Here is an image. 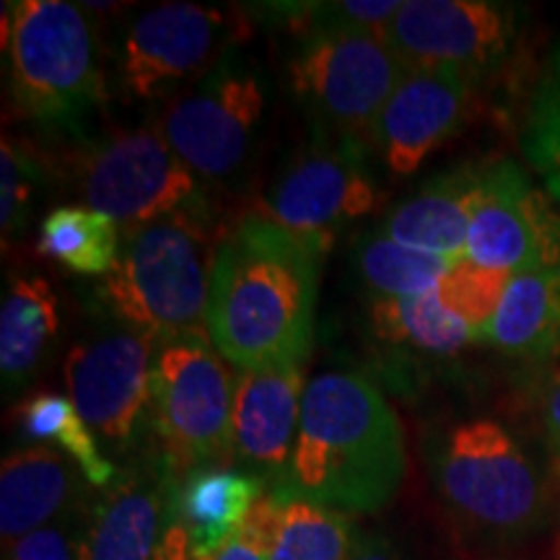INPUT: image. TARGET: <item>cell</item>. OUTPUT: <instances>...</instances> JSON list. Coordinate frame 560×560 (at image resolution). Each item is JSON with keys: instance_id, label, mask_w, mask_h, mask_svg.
Here are the masks:
<instances>
[{"instance_id": "obj_25", "label": "cell", "mask_w": 560, "mask_h": 560, "mask_svg": "<svg viewBox=\"0 0 560 560\" xmlns=\"http://www.w3.org/2000/svg\"><path fill=\"white\" fill-rule=\"evenodd\" d=\"M371 327L384 342L433 355H452L467 342L478 340L465 322L444 310L436 291L420 296L374 299Z\"/></svg>"}, {"instance_id": "obj_30", "label": "cell", "mask_w": 560, "mask_h": 560, "mask_svg": "<svg viewBox=\"0 0 560 560\" xmlns=\"http://www.w3.org/2000/svg\"><path fill=\"white\" fill-rule=\"evenodd\" d=\"M39 187L42 170L34 153L16 140L3 138L0 143V229H3V240L26 226Z\"/></svg>"}, {"instance_id": "obj_24", "label": "cell", "mask_w": 560, "mask_h": 560, "mask_svg": "<svg viewBox=\"0 0 560 560\" xmlns=\"http://www.w3.org/2000/svg\"><path fill=\"white\" fill-rule=\"evenodd\" d=\"M37 247L70 272L107 278L120 260L122 229L100 210L62 206L45 215Z\"/></svg>"}, {"instance_id": "obj_16", "label": "cell", "mask_w": 560, "mask_h": 560, "mask_svg": "<svg viewBox=\"0 0 560 560\" xmlns=\"http://www.w3.org/2000/svg\"><path fill=\"white\" fill-rule=\"evenodd\" d=\"M304 392V363L236 369L231 457L244 462L257 478L272 480V486L291 465Z\"/></svg>"}, {"instance_id": "obj_26", "label": "cell", "mask_w": 560, "mask_h": 560, "mask_svg": "<svg viewBox=\"0 0 560 560\" xmlns=\"http://www.w3.org/2000/svg\"><path fill=\"white\" fill-rule=\"evenodd\" d=\"M16 420L30 439L58 444V452L79 467V472L91 486L107 490L120 478L117 467L104 457L94 431L89 429L70 397L55 395V392L34 395L19 405Z\"/></svg>"}, {"instance_id": "obj_17", "label": "cell", "mask_w": 560, "mask_h": 560, "mask_svg": "<svg viewBox=\"0 0 560 560\" xmlns=\"http://www.w3.org/2000/svg\"><path fill=\"white\" fill-rule=\"evenodd\" d=\"M177 486L164 465L117 478L91 511L79 560H153L174 516Z\"/></svg>"}, {"instance_id": "obj_14", "label": "cell", "mask_w": 560, "mask_h": 560, "mask_svg": "<svg viewBox=\"0 0 560 560\" xmlns=\"http://www.w3.org/2000/svg\"><path fill=\"white\" fill-rule=\"evenodd\" d=\"M514 161L486 170V185L467 234V260L520 276L560 268V210Z\"/></svg>"}, {"instance_id": "obj_3", "label": "cell", "mask_w": 560, "mask_h": 560, "mask_svg": "<svg viewBox=\"0 0 560 560\" xmlns=\"http://www.w3.org/2000/svg\"><path fill=\"white\" fill-rule=\"evenodd\" d=\"M221 240L200 200L128 231L120 260L102 280V301L122 327L153 340L206 330Z\"/></svg>"}, {"instance_id": "obj_34", "label": "cell", "mask_w": 560, "mask_h": 560, "mask_svg": "<svg viewBox=\"0 0 560 560\" xmlns=\"http://www.w3.org/2000/svg\"><path fill=\"white\" fill-rule=\"evenodd\" d=\"M153 560H195L190 550V537H187L185 524H182L177 516H172L170 527H166L164 537H161Z\"/></svg>"}, {"instance_id": "obj_9", "label": "cell", "mask_w": 560, "mask_h": 560, "mask_svg": "<svg viewBox=\"0 0 560 560\" xmlns=\"http://www.w3.org/2000/svg\"><path fill=\"white\" fill-rule=\"evenodd\" d=\"M75 177L83 206L109 215L122 234L198 200V179L156 125L96 140L81 153Z\"/></svg>"}, {"instance_id": "obj_36", "label": "cell", "mask_w": 560, "mask_h": 560, "mask_svg": "<svg viewBox=\"0 0 560 560\" xmlns=\"http://www.w3.org/2000/svg\"><path fill=\"white\" fill-rule=\"evenodd\" d=\"M552 60H558V62H560V50H558L556 55H552Z\"/></svg>"}, {"instance_id": "obj_28", "label": "cell", "mask_w": 560, "mask_h": 560, "mask_svg": "<svg viewBox=\"0 0 560 560\" xmlns=\"http://www.w3.org/2000/svg\"><path fill=\"white\" fill-rule=\"evenodd\" d=\"M511 272L482 268V265L467 260H454L446 276L439 280L436 296L446 312L465 322L482 342L488 325L499 312L503 293L509 289Z\"/></svg>"}, {"instance_id": "obj_7", "label": "cell", "mask_w": 560, "mask_h": 560, "mask_svg": "<svg viewBox=\"0 0 560 560\" xmlns=\"http://www.w3.org/2000/svg\"><path fill=\"white\" fill-rule=\"evenodd\" d=\"M405 70L382 34L327 26L304 32L289 62V81L322 128L363 145L374 143L376 120Z\"/></svg>"}, {"instance_id": "obj_32", "label": "cell", "mask_w": 560, "mask_h": 560, "mask_svg": "<svg viewBox=\"0 0 560 560\" xmlns=\"http://www.w3.org/2000/svg\"><path fill=\"white\" fill-rule=\"evenodd\" d=\"M202 560H268V509L257 503L244 527L219 552Z\"/></svg>"}, {"instance_id": "obj_8", "label": "cell", "mask_w": 560, "mask_h": 560, "mask_svg": "<svg viewBox=\"0 0 560 560\" xmlns=\"http://www.w3.org/2000/svg\"><path fill=\"white\" fill-rule=\"evenodd\" d=\"M262 112L265 89L257 70L226 55L164 104L156 128L195 177L215 182L244 164Z\"/></svg>"}, {"instance_id": "obj_13", "label": "cell", "mask_w": 560, "mask_h": 560, "mask_svg": "<svg viewBox=\"0 0 560 560\" xmlns=\"http://www.w3.org/2000/svg\"><path fill=\"white\" fill-rule=\"evenodd\" d=\"M156 340L130 327L89 335L68 350L62 376L89 429L125 446L151 416V366Z\"/></svg>"}, {"instance_id": "obj_31", "label": "cell", "mask_w": 560, "mask_h": 560, "mask_svg": "<svg viewBox=\"0 0 560 560\" xmlns=\"http://www.w3.org/2000/svg\"><path fill=\"white\" fill-rule=\"evenodd\" d=\"M5 550H9L11 560H79V545L70 540L68 520L32 532Z\"/></svg>"}, {"instance_id": "obj_23", "label": "cell", "mask_w": 560, "mask_h": 560, "mask_svg": "<svg viewBox=\"0 0 560 560\" xmlns=\"http://www.w3.org/2000/svg\"><path fill=\"white\" fill-rule=\"evenodd\" d=\"M268 560H350L355 550L353 522L342 511L306 499L265 495Z\"/></svg>"}, {"instance_id": "obj_21", "label": "cell", "mask_w": 560, "mask_h": 560, "mask_svg": "<svg viewBox=\"0 0 560 560\" xmlns=\"http://www.w3.org/2000/svg\"><path fill=\"white\" fill-rule=\"evenodd\" d=\"M482 342L522 359H560V268L511 276Z\"/></svg>"}, {"instance_id": "obj_12", "label": "cell", "mask_w": 560, "mask_h": 560, "mask_svg": "<svg viewBox=\"0 0 560 560\" xmlns=\"http://www.w3.org/2000/svg\"><path fill=\"white\" fill-rule=\"evenodd\" d=\"M520 11L493 0H405L384 39L405 68H450L478 81L509 58Z\"/></svg>"}, {"instance_id": "obj_18", "label": "cell", "mask_w": 560, "mask_h": 560, "mask_svg": "<svg viewBox=\"0 0 560 560\" xmlns=\"http://www.w3.org/2000/svg\"><path fill=\"white\" fill-rule=\"evenodd\" d=\"M488 166H457L425 182L384 221L382 234L405 247L462 260L472 213L478 208Z\"/></svg>"}, {"instance_id": "obj_19", "label": "cell", "mask_w": 560, "mask_h": 560, "mask_svg": "<svg viewBox=\"0 0 560 560\" xmlns=\"http://www.w3.org/2000/svg\"><path fill=\"white\" fill-rule=\"evenodd\" d=\"M79 467L45 444L21 446L0 465V535L9 548L21 537L68 520L81 493Z\"/></svg>"}, {"instance_id": "obj_6", "label": "cell", "mask_w": 560, "mask_h": 560, "mask_svg": "<svg viewBox=\"0 0 560 560\" xmlns=\"http://www.w3.org/2000/svg\"><path fill=\"white\" fill-rule=\"evenodd\" d=\"M234 376L206 330L156 342L151 366V423L161 465L182 482L200 467L231 459Z\"/></svg>"}, {"instance_id": "obj_29", "label": "cell", "mask_w": 560, "mask_h": 560, "mask_svg": "<svg viewBox=\"0 0 560 560\" xmlns=\"http://www.w3.org/2000/svg\"><path fill=\"white\" fill-rule=\"evenodd\" d=\"M524 151L537 172L542 174L548 192L560 202V62L552 68L532 96Z\"/></svg>"}, {"instance_id": "obj_2", "label": "cell", "mask_w": 560, "mask_h": 560, "mask_svg": "<svg viewBox=\"0 0 560 560\" xmlns=\"http://www.w3.org/2000/svg\"><path fill=\"white\" fill-rule=\"evenodd\" d=\"M408 472L397 412L369 376L327 371L306 384L289 470L272 493L342 514H371L395 499Z\"/></svg>"}, {"instance_id": "obj_33", "label": "cell", "mask_w": 560, "mask_h": 560, "mask_svg": "<svg viewBox=\"0 0 560 560\" xmlns=\"http://www.w3.org/2000/svg\"><path fill=\"white\" fill-rule=\"evenodd\" d=\"M540 410H542V425H545V436H548L550 457L556 462V470L560 472V369L550 371V374L545 376Z\"/></svg>"}, {"instance_id": "obj_10", "label": "cell", "mask_w": 560, "mask_h": 560, "mask_svg": "<svg viewBox=\"0 0 560 560\" xmlns=\"http://www.w3.org/2000/svg\"><path fill=\"white\" fill-rule=\"evenodd\" d=\"M380 200L363 145L340 136L317 138L280 174L265 215L327 255L338 231L374 213Z\"/></svg>"}, {"instance_id": "obj_15", "label": "cell", "mask_w": 560, "mask_h": 560, "mask_svg": "<svg viewBox=\"0 0 560 560\" xmlns=\"http://www.w3.org/2000/svg\"><path fill=\"white\" fill-rule=\"evenodd\" d=\"M475 79L450 68H408L376 120L374 143L397 177H410L467 120Z\"/></svg>"}, {"instance_id": "obj_1", "label": "cell", "mask_w": 560, "mask_h": 560, "mask_svg": "<svg viewBox=\"0 0 560 560\" xmlns=\"http://www.w3.org/2000/svg\"><path fill=\"white\" fill-rule=\"evenodd\" d=\"M322 257L265 213L244 215L221 236L206 332L223 359L236 369L306 361Z\"/></svg>"}, {"instance_id": "obj_27", "label": "cell", "mask_w": 560, "mask_h": 560, "mask_svg": "<svg viewBox=\"0 0 560 560\" xmlns=\"http://www.w3.org/2000/svg\"><path fill=\"white\" fill-rule=\"evenodd\" d=\"M454 260L405 247L387 234H371L355 252V268L369 291L382 296H420L436 291Z\"/></svg>"}, {"instance_id": "obj_20", "label": "cell", "mask_w": 560, "mask_h": 560, "mask_svg": "<svg viewBox=\"0 0 560 560\" xmlns=\"http://www.w3.org/2000/svg\"><path fill=\"white\" fill-rule=\"evenodd\" d=\"M265 499V480L213 465L187 475L174 490V516L185 524L195 560L219 552Z\"/></svg>"}, {"instance_id": "obj_5", "label": "cell", "mask_w": 560, "mask_h": 560, "mask_svg": "<svg viewBox=\"0 0 560 560\" xmlns=\"http://www.w3.org/2000/svg\"><path fill=\"white\" fill-rule=\"evenodd\" d=\"M11 91L19 109L45 128H79L107 100L100 47L81 5L21 0L11 5Z\"/></svg>"}, {"instance_id": "obj_11", "label": "cell", "mask_w": 560, "mask_h": 560, "mask_svg": "<svg viewBox=\"0 0 560 560\" xmlns=\"http://www.w3.org/2000/svg\"><path fill=\"white\" fill-rule=\"evenodd\" d=\"M226 13L198 3H159L132 19L122 39V83L143 102L166 100L200 81L229 55Z\"/></svg>"}, {"instance_id": "obj_4", "label": "cell", "mask_w": 560, "mask_h": 560, "mask_svg": "<svg viewBox=\"0 0 560 560\" xmlns=\"http://www.w3.org/2000/svg\"><path fill=\"white\" fill-rule=\"evenodd\" d=\"M433 480L446 509L490 540H520L542 527L548 490L520 439L493 418L452 425L433 446Z\"/></svg>"}, {"instance_id": "obj_22", "label": "cell", "mask_w": 560, "mask_h": 560, "mask_svg": "<svg viewBox=\"0 0 560 560\" xmlns=\"http://www.w3.org/2000/svg\"><path fill=\"white\" fill-rule=\"evenodd\" d=\"M60 330L58 296L45 278H13L0 306L3 389H19L42 366Z\"/></svg>"}, {"instance_id": "obj_35", "label": "cell", "mask_w": 560, "mask_h": 560, "mask_svg": "<svg viewBox=\"0 0 560 560\" xmlns=\"http://www.w3.org/2000/svg\"><path fill=\"white\" fill-rule=\"evenodd\" d=\"M350 560H402V556L384 537H361Z\"/></svg>"}]
</instances>
